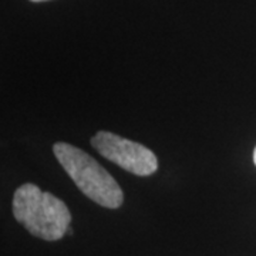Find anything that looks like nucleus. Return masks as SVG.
Masks as SVG:
<instances>
[{
    "label": "nucleus",
    "instance_id": "nucleus-2",
    "mask_svg": "<svg viewBox=\"0 0 256 256\" xmlns=\"http://www.w3.org/2000/svg\"><path fill=\"white\" fill-rule=\"evenodd\" d=\"M53 152L86 196L110 210L122 205L124 195L117 181L92 156L67 142H56Z\"/></svg>",
    "mask_w": 256,
    "mask_h": 256
},
{
    "label": "nucleus",
    "instance_id": "nucleus-3",
    "mask_svg": "<svg viewBox=\"0 0 256 256\" xmlns=\"http://www.w3.org/2000/svg\"><path fill=\"white\" fill-rule=\"evenodd\" d=\"M92 146L104 158L138 176L154 174L158 168V160L151 150L108 131H98L92 138Z\"/></svg>",
    "mask_w": 256,
    "mask_h": 256
},
{
    "label": "nucleus",
    "instance_id": "nucleus-4",
    "mask_svg": "<svg viewBox=\"0 0 256 256\" xmlns=\"http://www.w3.org/2000/svg\"><path fill=\"white\" fill-rule=\"evenodd\" d=\"M254 162H255L256 165V148H255V152H254Z\"/></svg>",
    "mask_w": 256,
    "mask_h": 256
},
{
    "label": "nucleus",
    "instance_id": "nucleus-5",
    "mask_svg": "<svg viewBox=\"0 0 256 256\" xmlns=\"http://www.w3.org/2000/svg\"><path fill=\"white\" fill-rule=\"evenodd\" d=\"M32 2H46V0H32Z\"/></svg>",
    "mask_w": 256,
    "mask_h": 256
},
{
    "label": "nucleus",
    "instance_id": "nucleus-1",
    "mask_svg": "<svg viewBox=\"0 0 256 256\" xmlns=\"http://www.w3.org/2000/svg\"><path fill=\"white\" fill-rule=\"evenodd\" d=\"M13 215L33 236L44 240L63 238L72 222L67 205L34 184H24L16 190Z\"/></svg>",
    "mask_w": 256,
    "mask_h": 256
}]
</instances>
